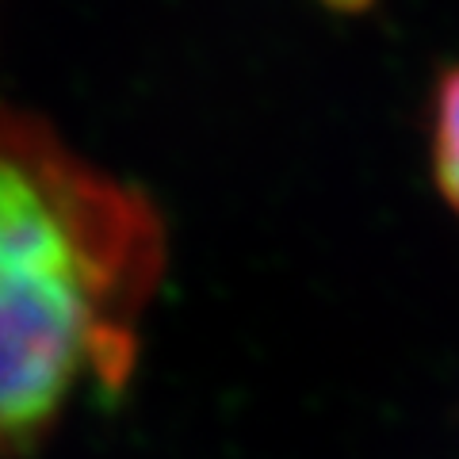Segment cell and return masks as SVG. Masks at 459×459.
I'll list each match as a JSON object with an SVG mask.
<instances>
[{"instance_id":"obj_1","label":"cell","mask_w":459,"mask_h":459,"mask_svg":"<svg viewBox=\"0 0 459 459\" xmlns=\"http://www.w3.org/2000/svg\"><path fill=\"white\" fill-rule=\"evenodd\" d=\"M161 256L146 195L0 111V459L126 386Z\"/></svg>"},{"instance_id":"obj_2","label":"cell","mask_w":459,"mask_h":459,"mask_svg":"<svg viewBox=\"0 0 459 459\" xmlns=\"http://www.w3.org/2000/svg\"><path fill=\"white\" fill-rule=\"evenodd\" d=\"M433 172L444 199L459 214V65L437 84L433 100Z\"/></svg>"}]
</instances>
